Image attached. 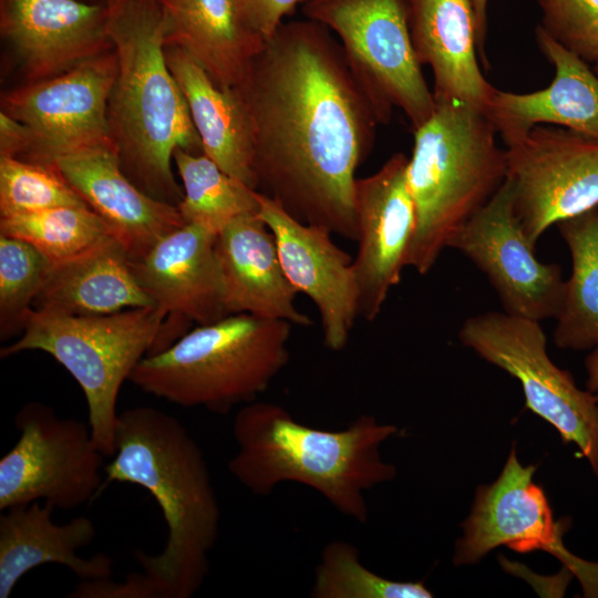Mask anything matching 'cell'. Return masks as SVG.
Returning a JSON list of instances; mask_svg holds the SVG:
<instances>
[{
  "label": "cell",
  "instance_id": "e0dca14e",
  "mask_svg": "<svg viewBox=\"0 0 598 598\" xmlns=\"http://www.w3.org/2000/svg\"><path fill=\"white\" fill-rule=\"evenodd\" d=\"M257 197V215L275 237L288 280L317 307L323 344L341 351L359 318L353 257L333 243L329 230L296 220L259 192Z\"/></svg>",
  "mask_w": 598,
  "mask_h": 598
},
{
  "label": "cell",
  "instance_id": "1f68e13d",
  "mask_svg": "<svg viewBox=\"0 0 598 598\" xmlns=\"http://www.w3.org/2000/svg\"><path fill=\"white\" fill-rule=\"evenodd\" d=\"M64 206L90 207L55 165L0 157V217Z\"/></svg>",
  "mask_w": 598,
  "mask_h": 598
},
{
  "label": "cell",
  "instance_id": "74e56055",
  "mask_svg": "<svg viewBox=\"0 0 598 598\" xmlns=\"http://www.w3.org/2000/svg\"><path fill=\"white\" fill-rule=\"evenodd\" d=\"M587 390L598 396V347L591 349L585 359Z\"/></svg>",
  "mask_w": 598,
  "mask_h": 598
},
{
  "label": "cell",
  "instance_id": "ba28073f",
  "mask_svg": "<svg viewBox=\"0 0 598 598\" xmlns=\"http://www.w3.org/2000/svg\"><path fill=\"white\" fill-rule=\"evenodd\" d=\"M301 11L336 34L381 124L394 107L413 130L431 117L436 103L413 50L406 0H303Z\"/></svg>",
  "mask_w": 598,
  "mask_h": 598
},
{
  "label": "cell",
  "instance_id": "7a4b0ae2",
  "mask_svg": "<svg viewBox=\"0 0 598 598\" xmlns=\"http://www.w3.org/2000/svg\"><path fill=\"white\" fill-rule=\"evenodd\" d=\"M104 487L131 483L146 489L167 525L163 550L135 551L143 571L168 598H190L209 573V553L220 525V506L204 453L173 415L152 406L118 414L115 453L104 466Z\"/></svg>",
  "mask_w": 598,
  "mask_h": 598
},
{
  "label": "cell",
  "instance_id": "6da1fadb",
  "mask_svg": "<svg viewBox=\"0 0 598 598\" xmlns=\"http://www.w3.org/2000/svg\"><path fill=\"white\" fill-rule=\"evenodd\" d=\"M235 89L257 192L296 220L355 241V171L381 122L338 39L316 21H285Z\"/></svg>",
  "mask_w": 598,
  "mask_h": 598
},
{
  "label": "cell",
  "instance_id": "7c38bea8",
  "mask_svg": "<svg viewBox=\"0 0 598 598\" xmlns=\"http://www.w3.org/2000/svg\"><path fill=\"white\" fill-rule=\"evenodd\" d=\"M516 214L533 245L553 225L598 208V140L538 125L505 145Z\"/></svg>",
  "mask_w": 598,
  "mask_h": 598
},
{
  "label": "cell",
  "instance_id": "8992f818",
  "mask_svg": "<svg viewBox=\"0 0 598 598\" xmlns=\"http://www.w3.org/2000/svg\"><path fill=\"white\" fill-rule=\"evenodd\" d=\"M291 329L282 320L229 315L145 355L128 381L182 408L227 414L256 401L288 364Z\"/></svg>",
  "mask_w": 598,
  "mask_h": 598
},
{
  "label": "cell",
  "instance_id": "3957f363",
  "mask_svg": "<svg viewBox=\"0 0 598 598\" xmlns=\"http://www.w3.org/2000/svg\"><path fill=\"white\" fill-rule=\"evenodd\" d=\"M117 73L107 121L125 175L144 193L175 206L184 189L173 154H204L185 96L166 60L167 22L158 0H105Z\"/></svg>",
  "mask_w": 598,
  "mask_h": 598
},
{
  "label": "cell",
  "instance_id": "4316f807",
  "mask_svg": "<svg viewBox=\"0 0 598 598\" xmlns=\"http://www.w3.org/2000/svg\"><path fill=\"white\" fill-rule=\"evenodd\" d=\"M571 258V272L553 332L560 349L598 347V208L557 224Z\"/></svg>",
  "mask_w": 598,
  "mask_h": 598
},
{
  "label": "cell",
  "instance_id": "8fae6325",
  "mask_svg": "<svg viewBox=\"0 0 598 598\" xmlns=\"http://www.w3.org/2000/svg\"><path fill=\"white\" fill-rule=\"evenodd\" d=\"M536 465H522L513 446L498 477L478 486L453 564L473 565L489 551L507 546L526 554L544 550L559 559L581 584L586 597H598V563L573 555L563 543L565 523L554 519L544 489L533 477Z\"/></svg>",
  "mask_w": 598,
  "mask_h": 598
},
{
  "label": "cell",
  "instance_id": "d6986e66",
  "mask_svg": "<svg viewBox=\"0 0 598 598\" xmlns=\"http://www.w3.org/2000/svg\"><path fill=\"white\" fill-rule=\"evenodd\" d=\"M69 184L106 223L131 260L184 226L177 206L141 190L123 172L113 142L81 148L56 159Z\"/></svg>",
  "mask_w": 598,
  "mask_h": 598
},
{
  "label": "cell",
  "instance_id": "ab89813d",
  "mask_svg": "<svg viewBox=\"0 0 598 598\" xmlns=\"http://www.w3.org/2000/svg\"><path fill=\"white\" fill-rule=\"evenodd\" d=\"M158 1H162V0H158Z\"/></svg>",
  "mask_w": 598,
  "mask_h": 598
},
{
  "label": "cell",
  "instance_id": "d6a6232c",
  "mask_svg": "<svg viewBox=\"0 0 598 598\" xmlns=\"http://www.w3.org/2000/svg\"><path fill=\"white\" fill-rule=\"evenodd\" d=\"M539 27L589 64L598 62V0H536Z\"/></svg>",
  "mask_w": 598,
  "mask_h": 598
},
{
  "label": "cell",
  "instance_id": "4dcf8cb0",
  "mask_svg": "<svg viewBox=\"0 0 598 598\" xmlns=\"http://www.w3.org/2000/svg\"><path fill=\"white\" fill-rule=\"evenodd\" d=\"M51 261L31 244L0 234V339L21 336Z\"/></svg>",
  "mask_w": 598,
  "mask_h": 598
},
{
  "label": "cell",
  "instance_id": "f546056e",
  "mask_svg": "<svg viewBox=\"0 0 598 598\" xmlns=\"http://www.w3.org/2000/svg\"><path fill=\"white\" fill-rule=\"evenodd\" d=\"M312 598H431L424 581H398L365 567L359 549L331 540L321 550L310 590Z\"/></svg>",
  "mask_w": 598,
  "mask_h": 598
},
{
  "label": "cell",
  "instance_id": "836d02e7",
  "mask_svg": "<svg viewBox=\"0 0 598 598\" xmlns=\"http://www.w3.org/2000/svg\"><path fill=\"white\" fill-rule=\"evenodd\" d=\"M70 598H168L166 590L152 576L131 573L123 581L111 578L81 580Z\"/></svg>",
  "mask_w": 598,
  "mask_h": 598
},
{
  "label": "cell",
  "instance_id": "8d00e7d4",
  "mask_svg": "<svg viewBox=\"0 0 598 598\" xmlns=\"http://www.w3.org/2000/svg\"><path fill=\"white\" fill-rule=\"evenodd\" d=\"M475 13L476 30H477V51L478 58L484 66H488L486 55L487 40V7L488 0H471Z\"/></svg>",
  "mask_w": 598,
  "mask_h": 598
},
{
  "label": "cell",
  "instance_id": "9a60e30c",
  "mask_svg": "<svg viewBox=\"0 0 598 598\" xmlns=\"http://www.w3.org/2000/svg\"><path fill=\"white\" fill-rule=\"evenodd\" d=\"M215 233L185 224L161 238L145 255L131 260L142 289L165 313L148 354H155L190 330L227 316L215 252ZM147 354V355H148Z\"/></svg>",
  "mask_w": 598,
  "mask_h": 598
},
{
  "label": "cell",
  "instance_id": "5bb4252c",
  "mask_svg": "<svg viewBox=\"0 0 598 598\" xmlns=\"http://www.w3.org/2000/svg\"><path fill=\"white\" fill-rule=\"evenodd\" d=\"M535 247L516 214L507 178L448 245L486 276L504 312L540 322L556 317L565 280L558 264L536 258Z\"/></svg>",
  "mask_w": 598,
  "mask_h": 598
},
{
  "label": "cell",
  "instance_id": "44dd1931",
  "mask_svg": "<svg viewBox=\"0 0 598 598\" xmlns=\"http://www.w3.org/2000/svg\"><path fill=\"white\" fill-rule=\"evenodd\" d=\"M215 252L228 315L311 326L295 303L298 292L283 271L275 237L257 214L239 216L220 230Z\"/></svg>",
  "mask_w": 598,
  "mask_h": 598
},
{
  "label": "cell",
  "instance_id": "9c48e42d",
  "mask_svg": "<svg viewBox=\"0 0 598 598\" xmlns=\"http://www.w3.org/2000/svg\"><path fill=\"white\" fill-rule=\"evenodd\" d=\"M463 346L518 380L527 409L575 444L598 476V396L578 388L547 353L539 321L489 311L468 317L458 330Z\"/></svg>",
  "mask_w": 598,
  "mask_h": 598
},
{
  "label": "cell",
  "instance_id": "2e32d148",
  "mask_svg": "<svg viewBox=\"0 0 598 598\" xmlns=\"http://www.w3.org/2000/svg\"><path fill=\"white\" fill-rule=\"evenodd\" d=\"M409 157L393 154L375 173L357 178L354 210L358 250L353 269L359 317L374 321L399 285L416 227L406 171Z\"/></svg>",
  "mask_w": 598,
  "mask_h": 598
},
{
  "label": "cell",
  "instance_id": "603a6c76",
  "mask_svg": "<svg viewBox=\"0 0 598 598\" xmlns=\"http://www.w3.org/2000/svg\"><path fill=\"white\" fill-rule=\"evenodd\" d=\"M54 507L38 502L18 505L0 515V598H8L18 581L44 564L69 568L80 580L111 578L113 559L96 553L90 558L78 555L92 544L96 528L87 517L78 516L65 524L52 519Z\"/></svg>",
  "mask_w": 598,
  "mask_h": 598
},
{
  "label": "cell",
  "instance_id": "484cf974",
  "mask_svg": "<svg viewBox=\"0 0 598 598\" xmlns=\"http://www.w3.org/2000/svg\"><path fill=\"white\" fill-rule=\"evenodd\" d=\"M167 45L186 51L220 87H237L266 40L241 19L235 0H162Z\"/></svg>",
  "mask_w": 598,
  "mask_h": 598
},
{
  "label": "cell",
  "instance_id": "ac0fdd59",
  "mask_svg": "<svg viewBox=\"0 0 598 598\" xmlns=\"http://www.w3.org/2000/svg\"><path fill=\"white\" fill-rule=\"evenodd\" d=\"M0 29L30 82L62 74L112 47L106 3L1 0Z\"/></svg>",
  "mask_w": 598,
  "mask_h": 598
},
{
  "label": "cell",
  "instance_id": "52a82bcc",
  "mask_svg": "<svg viewBox=\"0 0 598 598\" xmlns=\"http://www.w3.org/2000/svg\"><path fill=\"white\" fill-rule=\"evenodd\" d=\"M164 320L165 313L156 306L100 316L33 309L22 334L2 347L0 357L40 350L54 358L83 391L96 446L104 456H113L118 392L151 352Z\"/></svg>",
  "mask_w": 598,
  "mask_h": 598
},
{
  "label": "cell",
  "instance_id": "d590c367",
  "mask_svg": "<svg viewBox=\"0 0 598 598\" xmlns=\"http://www.w3.org/2000/svg\"><path fill=\"white\" fill-rule=\"evenodd\" d=\"M29 128L6 112L0 113V157L22 158L30 147Z\"/></svg>",
  "mask_w": 598,
  "mask_h": 598
},
{
  "label": "cell",
  "instance_id": "7402d4cb",
  "mask_svg": "<svg viewBox=\"0 0 598 598\" xmlns=\"http://www.w3.org/2000/svg\"><path fill=\"white\" fill-rule=\"evenodd\" d=\"M415 56L433 74L435 101L483 110L494 87L478 64L476 20L471 0H406Z\"/></svg>",
  "mask_w": 598,
  "mask_h": 598
},
{
  "label": "cell",
  "instance_id": "e575fe53",
  "mask_svg": "<svg viewBox=\"0 0 598 598\" xmlns=\"http://www.w3.org/2000/svg\"><path fill=\"white\" fill-rule=\"evenodd\" d=\"M303 0H235L244 22L265 40L269 39Z\"/></svg>",
  "mask_w": 598,
  "mask_h": 598
},
{
  "label": "cell",
  "instance_id": "d4e9b609",
  "mask_svg": "<svg viewBox=\"0 0 598 598\" xmlns=\"http://www.w3.org/2000/svg\"><path fill=\"white\" fill-rule=\"evenodd\" d=\"M166 60L185 96L203 153L225 173L257 190L250 122L238 91L218 86L178 47L166 45Z\"/></svg>",
  "mask_w": 598,
  "mask_h": 598
},
{
  "label": "cell",
  "instance_id": "f1b7e54d",
  "mask_svg": "<svg viewBox=\"0 0 598 598\" xmlns=\"http://www.w3.org/2000/svg\"><path fill=\"white\" fill-rule=\"evenodd\" d=\"M0 234L31 244L51 262L74 257L113 236L92 208L68 206L0 217Z\"/></svg>",
  "mask_w": 598,
  "mask_h": 598
},
{
  "label": "cell",
  "instance_id": "83f0119b",
  "mask_svg": "<svg viewBox=\"0 0 598 598\" xmlns=\"http://www.w3.org/2000/svg\"><path fill=\"white\" fill-rule=\"evenodd\" d=\"M173 161L184 189L177 208L186 224L218 234L235 218L257 214L258 192L225 173L205 154L176 148Z\"/></svg>",
  "mask_w": 598,
  "mask_h": 598
},
{
  "label": "cell",
  "instance_id": "cb8c5ba5",
  "mask_svg": "<svg viewBox=\"0 0 598 598\" xmlns=\"http://www.w3.org/2000/svg\"><path fill=\"white\" fill-rule=\"evenodd\" d=\"M152 306L153 300L136 280L127 250L110 236L74 257L51 262L33 309L100 316Z\"/></svg>",
  "mask_w": 598,
  "mask_h": 598
},
{
  "label": "cell",
  "instance_id": "ffe728a7",
  "mask_svg": "<svg viewBox=\"0 0 598 598\" xmlns=\"http://www.w3.org/2000/svg\"><path fill=\"white\" fill-rule=\"evenodd\" d=\"M537 47L554 68L550 84L528 93L495 89L485 113L508 145L538 125L567 128L598 140V74L539 25Z\"/></svg>",
  "mask_w": 598,
  "mask_h": 598
},
{
  "label": "cell",
  "instance_id": "f35d334b",
  "mask_svg": "<svg viewBox=\"0 0 598 598\" xmlns=\"http://www.w3.org/2000/svg\"><path fill=\"white\" fill-rule=\"evenodd\" d=\"M595 72L598 74V62L595 64Z\"/></svg>",
  "mask_w": 598,
  "mask_h": 598
},
{
  "label": "cell",
  "instance_id": "30bf717a",
  "mask_svg": "<svg viewBox=\"0 0 598 598\" xmlns=\"http://www.w3.org/2000/svg\"><path fill=\"white\" fill-rule=\"evenodd\" d=\"M17 443L0 460V511L43 501L75 509L103 491V453L91 427L38 401L14 416Z\"/></svg>",
  "mask_w": 598,
  "mask_h": 598
},
{
  "label": "cell",
  "instance_id": "277c9868",
  "mask_svg": "<svg viewBox=\"0 0 598 598\" xmlns=\"http://www.w3.org/2000/svg\"><path fill=\"white\" fill-rule=\"evenodd\" d=\"M398 432L395 425L370 414L358 415L342 430L316 429L280 404L256 400L234 417L237 452L227 467L255 495L266 497L279 484L299 483L341 515L364 524L365 492L396 476V467L382 458L380 448Z\"/></svg>",
  "mask_w": 598,
  "mask_h": 598
},
{
  "label": "cell",
  "instance_id": "4fadbf2b",
  "mask_svg": "<svg viewBox=\"0 0 598 598\" xmlns=\"http://www.w3.org/2000/svg\"><path fill=\"white\" fill-rule=\"evenodd\" d=\"M116 73V54L106 51L62 74L7 93L2 111L22 122L31 134L30 147L21 159L55 165L64 155L113 142L107 103Z\"/></svg>",
  "mask_w": 598,
  "mask_h": 598
},
{
  "label": "cell",
  "instance_id": "5b68a950",
  "mask_svg": "<svg viewBox=\"0 0 598 598\" xmlns=\"http://www.w3.org/2000/svg\"><path fill=\"white\" fill-rule=\"evenodd\" d=\"M435 103L431 117L413 130L406 171L416 214L406 266L421 276L507 178L505 148L486 113L458 102Z\"/></svg>",
  "mask_w": 598,
  "mask_h": 598
}]
</instances>
